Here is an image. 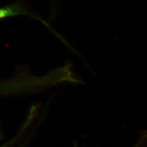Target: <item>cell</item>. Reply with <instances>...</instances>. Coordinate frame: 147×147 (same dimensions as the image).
Returning a JSON list of instances; mask_svg holds the SVG:
<instances>
[{
	"label": "cell",
	"instance_id": "6da1fadb",
	"mask_svg": "<svg viewBox=\"0 0 147 147\" xmlns=\"http://www.w3.org/2000/svg\"><path fill=\"white\" fill-rule=\"evenodd\" d=\"M24 13L21 8L16 6H11L0 9V19L9 16H16Z\"/></svg>",
	"mask_w": 147,
	"mask_h": 147
},
{
	"label": "cell",
	"instance_id": "7a4b0ae2",
	"mask_svg": "<svg viewBox=\"0 0 147 147\" xmlns=\"http://www.w3.org/2000/svg\"><path fill=\"white\" fill-rule=\"evenodd\" d=\"M3 147L2 146V147Z\"/></svg>",
	"mask_w": 147,
	"mask_h": 147
}]
</instances>
